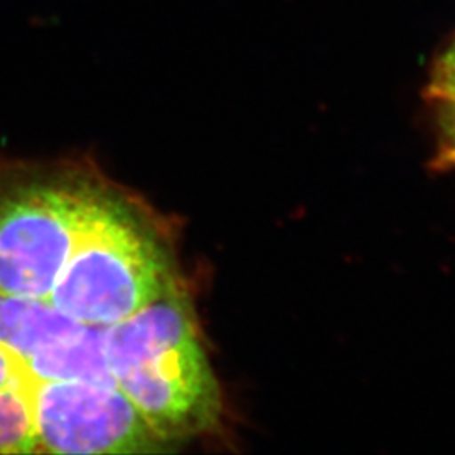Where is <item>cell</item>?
<instances>
[{
    "instance_id": "5",
    "label": "cell",
    "mask_w": 455,
    "mask_h": 455,
    "mask_svg": "<svg viewBox=\"0 0 455 455\" xmlns=\"http://www.w3.org/2000/svg\"><path fill=\"white\" fill-rule=\"evenodd\" d=\"M83 327L48 299L0 292V347L22 364L51 344L76 336Z\"/></svg>"
},
{
    "instance_id": "10",
    "label": "cell",
    "mask_w": 455,
    "mask_h": 455,
    "mask_svg": "<svg viewBox=\"0 0 455 455\" xmlns=\"http://www.w3.org/2000/svg\"><path fill=\"white\" fill-rule=\"evenodd\" d=\"M16 385H29L24 364L0 347V390Z\"/></svg>"
},
{
    "instance_id": "2",
    "label": "cell",
    "mask_w": 455,
    "mask_h": 455,
    "mask_svg": "<svg viewBox=\"0 0 455 455\" xmlns=\"http://www.w3.org/2000/svg\"><path fill=\"white\" fill-rule=\"evenodd\" d=\"M180 282L169 227L140 197L110 182L48 300L80 324L108 327Z\"/></svg>"
},
{
    "instance_id": "7",
    "label": "cell",
    "mask_w": 455,
    "mask_h": 455,
    "mask_svg": "<svg viewBox=\"0 0 455 455\" xmlns=\"http://www.w3.org/2000/svg\"><path fill=\"white\" fill-rule=\"evenodd\" d=\"M0 454H41L29 385L0 390Z\"/></svg>"
},
{
    "instance_id": "4",
    "label": "cell",
    "mask_w": 455,
    "mask_h": 455,
    "mask_svg": "<svg viewBox=\"0 0 455 455\" xmlns=\"http://www.w3.org/2000/svg\"><path fill=\"white\" fill-rule=\"evenodd\" d=\"M41 452L159 454L172 451L115 385L29 381Z\"/></svg>"
},
{
    "instance_id": "6",
    "label": "cell",
    "mask_w": 455,
    "mask_h": 455,
    "mask_svg": "<svg viewBox=\"0 0 455 455\" xmlns=\"http://www.w3.org/2000/svg\"><path fill=\"white\" fill-rule=\"evenodd\" d=\"M24 371L29 381L115 385L105 356V327L84 325L76 336L37 351L24 363Z\"/></svg>"
},
{
    "instance_id": "9",
    "label": "cell",
    "mask_w": 455,
    "mask_h": 455,
    "mask_svg": "<svg viewBox=\"0 0 455 455\" xmlns=\"http://www.w3.org/2000/svg\"><path fill=\"white\" fill-rule=\"evenodd\" d=\"M439 144L432 159L435 171L455 169V103H440Z\"/></svg>"
},
{
    "instance_id": "8",
    "label": "cell",
    "mask_w": 455,
    "mask_h": 455,
    "mask_svg": "<svg viewBox=\"0 0 455 455\" xmlns=\"http://www.w3.org/2000/svg\"><path fill=\"white\" fill-rule=\"evenodd\" d=\"M427 98L435 103H455V41L445 49L430 71Z\"/></svg>"
},
{
    "instance_id": "3",
    "label": "cell",
    "mask_w": 455,
    "mask_h": 455,
    "mask_svg": "<svg viewBox=\"0 0 455 455\" xmlns=\"http://www.w3.org/2000/svg\"><path fill=\"white\" fill-rule=\"evenodd\" d=\"M108 186L84 164L0 169V292L49 299Z\"/></svg>"
},
{
    "instance_id": "1",
    "label": "cell",
    "mask_w": 455,
    "mask_h": 455,
    "mask_svg": "<svg viewBox=\"0 0 455 455\" xmlns=\"http://www.w3.org/2000/svg\"><path fill=\"white\" fill-rule=\"evenodd\" d=\"M105 356L116 388L161 439L174 445L220 428L223 393L182 282L105 327Z\"/></svg>"
}]
</instances>
